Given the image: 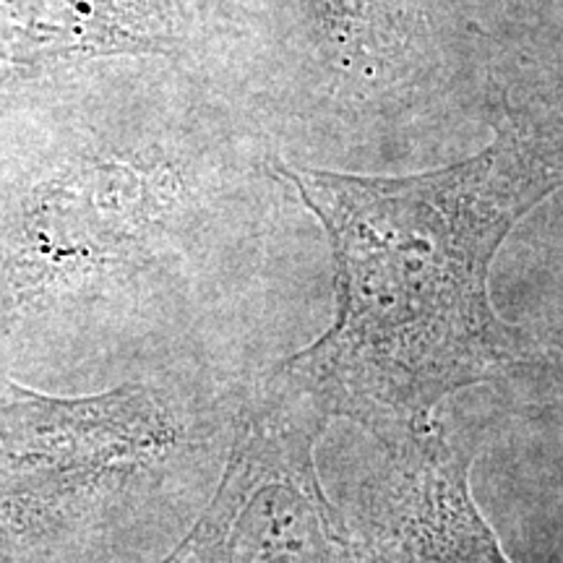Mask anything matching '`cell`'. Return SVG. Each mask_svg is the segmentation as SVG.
Instances as JSON below:
<instances>
[{"instance_id":"1","label":"cell","mask_w":563,"mask_h":563,"mask_svg":"<svg viewBox=\"0 0 563 563\" xmlns=\"http://www.w3.org/2000/svg\"><path fill=\"white\" fill-rule=\"evenodd\" d=\"M277 170L329 232L336 321L272 389L402 446L454 391L530 361L488 287L514 224L563 188V162L527 125L509 118L477 157L407 178Z\"/></svg>"},{"instance_id":"2","label":"cell","mask_w":563,"mask_h":563,"mask_svg":"<svg viewBox=\"0 0 563 563\" xmlns=\"http://www.w3.org/2000/svg\"><path fill=\"white\" fill-rule=\"evenodd\" d=\"M323 426L269 386L214 504L165 563H350L342 527L316 481L313 441Z\"/></svg>"},{"instance_id":"3","label":"cell","mask_w":563,"mask_h":563,"mask_svg":"<svg viewBox=\"0 0 563 563\" xmlns=\"http://www.w3.org/2000/svg\"><path fill=\"white\" fill-rule=\"evenodd\" d=\"M323 42L342 66L378 70L412 51L428 30L426 0H313Z\"/></svg>"}]
</instances>
